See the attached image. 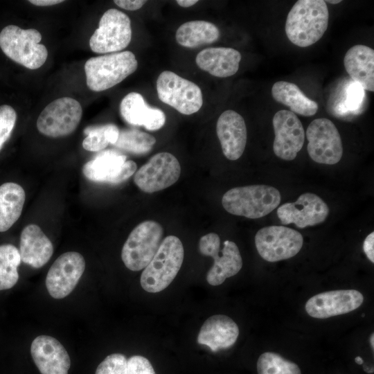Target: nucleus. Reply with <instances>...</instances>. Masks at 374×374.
I'll list each match as a JSON object with an SVG mask.
<instances>
[{
	"mask_svg": "<svg viewBox=\"0 0 374 374\" xmlns=\"http://www.w3.org/2000/svg\"><path fill=\"white\" fill-rule=\"evenodd\" d=\"M30 354L41 374H68L70 357L55 338L48 335L35 337L30 346Z\"/></svg>",
	"mask_w": 374,
	"mask_h": 374,
	"instance_id": "19",
	"label": "nucleus"
},
{
	"mask_svg": "<svg viewBox=\"0 0 374 374\" xmlns=\"http://www.w3.org/2000/svg\"><path fill=\"white\" fill-rule=\"evenodd\" d=\"M374 233H371L364 240L363 249L367 258L371 262H374Z\"/></svg>",
	"mask_w": 374,
	"mask_h": 374,
	"instance_id": "38",
	"label": "nucleus"
},
{
	"mask_svg": "<svg viewBox=\"0 0 374 374\" xmlns=\"http://www.w3.org/2000/svg\"><path fill=\"white\" fill-rule=\"evenodd\" d=\"M184 257L181 241L175 235L166 237L157 252L143 269L140 283L148 292L157 293L165 290L178 274Z\"/></svg>",
	"mask_w": 374,
	"mask_h": 374,
	"instance_id": "2",
	"label": "nucleus"
},
{
	"mask_svg": "<svg viewBox=\"0 0 374 374\" xmlns=\"http://www.w3.org/2000/svg\"><path fill=\"white\" fill-rule=\"evenodd\" d=\"M131 39L130 19L125 13L110 8L101 17L98 28L89 39V46L94 53L107 54L120 52Z\"/></svg>",
	"mask_w": 374,
	"mask_h": 374,
	"instance_id": "9",
	"label": "nucleus"
},
{
	"mask_svg": "<svg viewBox=\"0 0 374 374\" xmlns=\"http://www.w3.org/2000/svg\"><path fill=\"white\" fill-rule=\"evenodd\" d=\"M258 374H301L299 366L278 353L266 352L257 362Z\"/></svg>",
	"mask_w": 374,
	"mask_h": 374,
	"instance_id": "32",
	"label": "nucleus"
},
{
	"mask_svg": "<svg viewBox=\"0 0 374 374\" xmlns=\"http://www.w3.org/2000/svg\"><path fill=\"white\" fill-rule=\"evenodd\" d=\"M120 130L114 124L89 126L84 130L86 137L82 141V147L90 152H100L109 144L114 145Z\"/></svg>",
	"mask_w": 374,
	"mask_h": 374,
	"instance_id": "31",
	"label": "nucleus"
},
{
	"mask_svg": "<svg viewBox=\"0 0 374 374\" xmlns=\"http://www.w3.org/2000/svg\"><path fill=\"white\" fill-rule=\"evenodd\" d=\"M157 91L161 101L182 114H193L198 112L203 104V96L199 86L170 71H164L159 74Z\"/></svg>",
	"mask_w": 374,
	"mask_h": 374,
	"instance_id": "7",
	"label": "nucleus"
},
{
	"mask_svg": "<svg viewBox=\"0 0 374 374\" xmlns=\"http://www.w3.org/2000/svg\"><path fill=\"white\" fill-rule=\"evenodd\" d=\"M127 359L121 353L107 356L98 366L95 374H127Z\"/></svg>",
	"mask_w": 374,
	"mask_h": 374,
	"instance_id": "33",
	"label": "nucleus"
},
{
	"mask_svg": "<svg viewBox=\"0 0 374 374\" xmlns=\"http://www.w3.org/2000/svg\"><path fill=\"white\" fill-rule=\"evenodd\" d=\"M220 239L217 234L209 233L199 241V251L205 256L212 257L214 263L206 274L207 282L213 286L222 284L224 280L237 274L242 267V259L239 249L234 242L226 240L220 250Z\"/></svg>",
	"mask_w": 374,
	"mask_h": 374,
	"instance_id": "8",
	"label": "nucleus"
},
{
	"mask_svg": "<svg viewBox=\"0 0 374 374\" xmlns=\"http://www.w3.org/2000/svg\"><path fill=\"white\" fill-rule=\"evenodd\" d=\"M220 35V30L214 24L193 20L181 24L176 31L175 38L182 46L196 48L216 42Z\"/></svg>",
	"mask_w": 374,
	"mask_h": 374,
	"instance_id": "28",
	"label": "nucleus"
},
{
	"mask_svg": "<svg viewBox=\"0 0 374 374\" xmlns=\"http://www.w3.org/2000/svg\"><path fill=\"white\" fill-rule=\"evenodd\" d=\"M280 199V193L276 188L251 185L229 190L222 198V204L231 214L258 219L277 208Z\"/></svg>",
	"mask_w": 374,
	"mask_h": 374,
	"instance_id": "3",
	"label": "nucleus"
},
{
	"mask_svg": "<svg viewBox=\"0 0 374 374\" xmlns=\"http://www.w3.org/2000/svg\"><path fill=\"white\" fill-rule=\"evenodd\" d=\"M362 317H364V313L362 314Z\"/></svg>",
	"mask_w": 374,
	"mask_h": 374,
	"instance_id": "44",
	"label": "nucleus"
},
{
	"mask_svg": "<svg viewBox=\"0 0 374 374\" xmlns=\"http://www.w3.org/2000/svg\"><path fill=\"white\" fill-rule=\"evenodd\" d=\"M303 244L302 235L285 226H265L255 235L257 251L268 262H277L296 256Z\"/></svg>",
	"mask_w": 374,
	"mask_h": 374,
	"instance_id": "11",
	"label": "nucleus"
},
{
	"mask_svg": "<svg viewBox=\"0 0 374 374\" xmlns=\"http://www.w3.org/2000/svg\"><path fill=\"white\" fill-rule=\"evenodd\" d=\"M19 251L22 262L33 268H40L51 258L53 246L38 225L30 224L21 231Z\"/></svg>",
	"mask_w": 374,
	"mask_h": 374,
	"instance_id": "23",
	"label": "nucleus"
},
{
	"mask_svg": "<svg viewBox=\"0 0 374 374\" xmlns=\"http://www.w3.org/2000/svg\"><path fill=\"white\" fill-rule=\"evenodd\" d=\"M17 121L15 110L10 105L0 106V150L10 139Z\"/></svg>",
	"mask_w": 374,
	"mask_h": 374,
	"instance_id": "34",
	"label": "nucleus"
},
{
	"mask_svg": "<svg viewBox=\"0 0 374 374\" xmlns=\"http://www.w3.org/2000/svg\"><path fill=\"white\" fill-rule=\"evenodd\" d=\"M136 164L116 150L99 152L82 167L84 176L94 182L121 184L136 171Z\"/></svg>",
	"mask_w": 374,
	"mask_h": 374,
	"instance_id": "14",
	"label": "nucleus"
},
{
	"mask_svg": "<svg viewBox=\"0 0 374 374\" xmlns=\"http://www.w3.org/2000/svg\"><path fill=\"white\" fill-rule=\"evenodd\" d=\"M275 139L273 144L274 154L285 161L294 159L303 148L305 132L297 116L291 111L277 112L272 120Z\"/></svg>",
	"mask_w": 374,
	"mask_h": 374,
	"instance_id": "16",
	"label": "nucleus"
},
{
	"mask_svg": "<svg viewBox=\"0 0 374 374\" xmlns=\"http://www.w3.org/2000/svg\"><path fill=\"white\" fill-rule=\"evenodd\" d=\"M274 99L287 107L291 112L303 116L314 115L318 110L317 103L308 98L294 83L278 81L271 87Z\"/></svg>",
	"mask_w": 374,
	"mask_h": 374,
	"instance_id": "26",
	"label": "nucleus"
},
{
	"mask_svg": "<svg viewBox=\"0 0 374 374\" xmlns=\"http://www.w3.org/2000/svg\"><path fill=\"white\" fill-rule=\"evenodd\" d=\"M341 1L340 0H331V1H326V2L327 3H332V4H337V3H340Z\"/></svg>",
	"mask_w": 374,
	"mask_h": 374,
	"instance_id": "43",
	"label": "nucleus"
},
{
	"mask_svg": "<svg viewBox=\"0 0 374 374\" xmlns=\"http://www.w3.org/2000/svg\"><path fill=\"white\" fill-rule=\"evenodd\" d=\"M308 152L315 162L333 165L342 157L343 145L335 124L325 118L312 121L306 130Z\"/></svg>",
	"mask_w": 374,
	"mask_h": 374,
	"instance_id": "12",
	"label": "nucleus"
},
{
	"mask_svg": "<svg viewBox=\"0 0 374 374\" xmlns=\"http://www.w3.org/2000/svg\"><path fill=\"white\" fill-rule=\"evenodd\" d=\"M216 132L224 155L229 160L239 159L245 149L247 127L243 117L233 110H226L219 116Z\"/></svg>",
	"mask_w": 374,
	"mask_h": 374,
	"instance_id": "20",
	"label": "nucleus"
},
{
	"mask_svg": "<svg viewBox=\"0 0 374 374\" xmlns=\"http://www.w3.org/2000/svg\"><path fill=\"white\" fill-rule=\"evenodd\" d=\"M344 64L350 77L363 89L374 91V51L365 45H355L346 52Z\"/></svg>",
	"mask_w": 374,
	"mask_h": 374,
	"instance_id": "25",
	"label": "nucleus"
},
{
	"mask_svg": "<svg viewBox=\"0 0 374 374\" xmlns=\"http://www.w3.org/2000/svg\"><path fill=\"white\" fill-rule=\"evenodd\" d=\"M364 301L362 294L355 290H339L317 294L308 300L307 313L317 319L349 313L358 308Z\"/></svg>",
	"mask_w": 374,
	"mask_h": 374,
	"instance_id": "18",
	"label": "nucleus"
},
{
	"mask_svg": "<svg viewBox=\"0 0 374 374\" xmlns=\"http://www.w3.org/2000/svg\"><path fill=\"white\" fill-rule=\"evenodd\" d=\"M329 213L326 203L312 193L301 195L295 202L285 203L277 209L283 224H294L303 229L325 221Z\"/></svg>",
	"mask_w": 374,
	"mask_h": 374,
	"instance_id": "17",
	"label": "nucleus"
},
{
	"mask_svg": "<svg viewBox=\"0 0 374 374\" xmlns=\"http://www.w3.org/2000/svg\"><path fill=\"white\" fill-rule=\"evenodd\" d=\"M176 2L181 7L188 8L197 3L198 1L197 0H177Z\"/></svg>",
	"mask_w": 374,
	"mask_h": 374,
	"instance_id": "40",
	"label": "nucleus"
},
{
	"mask_svg": "<svg viewBox=\"0 0 374 374\" xmlns=\"http://www.w3.org/2000/svg\"><path fill=\"white\" fill-rule=\"evenodd\" d=\"M329 12L323 0H299L290 10L285 23L289 40L299 47L318 42L328 28Z\"/></svg>",
	"mask_w": 374,
	"mask_h": 374,
	"instance_id": "1",
	"label": "nucleus"
},
{
	"mask_svg": "<svg viewBox=\"0 0 374 374\" xmlns=\"http://www.w3.org/2000/svg\"><path fill=\"white\" fill-rule=\"evenodd\" d=\"M41 39L42 35L36 29L8 25L0 33V48L14 62L29 69H37L48 57L46 47L39 44Z\"/></svg>",
	"mask_w": 374,
	"mask_h": 374,
	"instance_id": "5",
	"label": "nucleus"
},
{
	"mask_svg": "<svg viewBox=\"0 0 374 374\" xmlns=\"http://www.w3.org/2000/svg\"><path fill=\"white\" fill-rule=\"evenodd\" d=\"M85 269L84 257L78 252L60 255L51 266L46 277V286L54 299L67 296L75 287Z\"/></svg>",
	"mask_w": 374,
	"mask_h": 374,
	"instance_id": "15",
	"label": "nucleus"
},
{
	"mask_svg": "<svg viewBox=\"0 0 374 374\" xmlns=\"http://www.w3.org/2000/svg\"><path fill=\"white\" fill-rule=\"evenodd\" d=\"M127 374H156V373L147 358L141 355H133L127 359Z\"/></svg>",
	"mask_w": 374,
	"mask_h": 374,
	"instance_id": "35",
	"label": "nucleus"
},
{
	"mask_svg": "<svg viewBox=\"0 0 374 374\" xmlns=\"http://www.w3.org/2000/svg\"><path fill=\"white\" fill-rule=\"evenodd\" d=\"M137 67L135 55L129 51L91 57L84 64L87 85L93 91L107 90L121 82Z\"/></svg>",
	"mask_w": 374,
	"mask_h": 374,
	"instance_id": "4",
	"label": "nucleus"
},
{
	"mask_svg": "<svg viewBox=\"0 0 374 374\" xmlns=\"http://www.w3.org/2000/svg\"><path fill=\"white\" fill-rule=\"evenodd\" d=\"M26 199L24 188L14 182L0 186V232L8 231L20 217Z\"/></svg>",
	"mask_w": 374,
	"mask_h": 374,
	"instance_id": "27",
	"label": "nucleus"
},
{
	"mask_svg": "<svg viewBox=\"0 0 374 374\" xmlns=\"http://www.w3.org/2000/svg\"><path fill=\"white\" fill-rule=\"evenodd\" d=\"M240 53L228 47H211L201 51L196 64L203 71L218 78H227L237 73L241 60Z\"/></svg>",
	"mask_w": 374,
	"mask_h": 374,
	"instance_id": "24",
	"label": "nucleus"
},
{
	"mask_svg": "<svg viewBox=\"0 0 374 374\" xmlns=\"http://www.w3.org/2000/svg\"><path fill=\"white\" fill-rule=\"evenodd\" d=\"M114 2L121 8L127 10H136L143 7L147 1L143 0H115Z\"/></svg>",
	"mask_w": 374,
	"mask_h": 374,
	"instance_id": "37",
	"label": "nucleus"
},
{
	"mask_svg": "<svg viewBox=\"0 0 374 374\" xmlns=\"http://www.w3.org/2000/svg\"><path fill=\"white\" fill-rule=\"evenodd\" d=\"M363 89L357 83L348 88L346 93L345 105L347 108L354 110L358 109L363 98Z\"/></svg>",
	"mask_w": 374,
	"mask_h": 374,
	"instance_id": "36",
	"label": "nucleus"
},
{
	"mask_svg": "<svg viewBox=\"0 0 374 374\" xmlns=\"http://www.w3.org/2000/svg\"><path fill=\"white\" fill-rule=\"evenodd\" d=\"M156 143L151 134L138 130H123L114 145L116 148L127 152L143 155L149 153Z\"/></svg>",
	"mask_w": 374,
	"mask_h": 374,
	"instance_id": "30",
	"label": "nucleus"
},
{
	"mask_svg": "<svg viewBox=\"0 0 374 374\" xmlns=\"http://www.w3.org/2000/svg\"><path fill=\"white\" fill-rule=\"evenodd\" d=\"M355 362H356L357 364H362L363 362H364L362 358L361 357H359V356L356 357L355 358Z\"/></svg>",
	"mask_w": 374,
	"mask_h": 374,
	"instance_id": "41",
	"label": "nucleus"
},
{
	"mask_svg": "<svg viewBox=\"0 0 374 374\" xmlns=\"http://www.w3.org/2000/svg\"><path fill=\"white\" fill-rule=\"evenodd\" d=\"M120 113L128 124L143 126L150 131L161 129L166 123V115L160 109L150 107L137 92L127 94L120 103Z\"/></svg>",
	"mask_w": 374,
	"mask_h": 374,
	"instance_id": "21",
	"label": "nucleus"
},
{
	"mask_svg": "<svg viewBox=\"0 0 374 374\" xmlns=\"http://www.w3.org/2000/svg\"><path fill=\"white\" fill-rule=\"evenodd\" d=\"M238 335V326L232 319L226 315L215 314L204 321L197 340L198 344L217 352L232 346Z\"/></svg>",
	"mask_w": 374,
	"mask_h": 374,
	"instance_id": "22",
	"label": "nucleus"
},
{
	"mask_svg": "<svg viewBox=\"0 0 374 374\" xmlns=\"http://www.w3.org/2000/svg\"><path fill=\"white\" fill-rule=\"evenodd\" d=\"M177 159L167 152H159L136 171L134 181L144 193H152L173 185L179 178Z\"/></svg>",
	"mask_w": 374,
	"mask_h": 374,
	"instance_id": "13",
	"label": "nucleus"
},
{
	"mask_svg": "<svg viewBox=\"0 0 374 374\" xmlns=\"http://www.w3.org/2000/svg\"><path fill=\"white\" fill-rule=\"evenodd\" d=\"M373 340H374V334L372 333L371 337H370V344H371V346L372 348V350H373V348H374V342H373Z\"/></svg>",
	"mask_w": 374,
	"mask_h": 374,
	"instance_id": "42",
	"label": "nucleus"
},
{
	"mask_svg": "<svg viewBox=\"0 0 374 374\" xmlns=\"http://www.w3.org/2000/svg\"><path fill=\"white\" fill-rule=\"evenodd\" d=\"M82 116V109L78 101L69 97L60 98L50 103L40 113L37 128L46 136H66L75 130Z\"/></svg>",
	"mask_w": 374,
	"mask_h": 374,
	"instance_id": "10",
	"label": "nucleus"
},
{
	"mask_svg": "<svg viewBox=\"0 0 374 374\" xmlns=\"http://www.w3.org/2000/svg\"><path fill=\"white\" fill-rule=\"evenodd\" d=\"M19 249L12 244L0 245V290L12 288L17 283L21 262Z\"/></svg>",
	"mask_w": 374,
	"mask_h": 374,
	"instance_id": "29",
	"label": "nucleus"
},
{
	"mask_svg": "<svg viewBox=\"0 0 374 374\" xmlns=\"http://www.w3.org/2000/svg\"><path fill=\"white\" fill-rule=\"evenodd\" d=\"M30 3L37 6H50L64 2L63 0H30Z\"/></svg>",
	"mask_w": 374,
	"mask_h": 374,
	"instance_id": "39",
	"label": "nucleus"
},
{
	"mask_svg": "<svg viewBox=\"0 0 374 374\" xmlns=\"http://www.w3.org/2000/svg\"><path fill=\"white\" fill-rule=\"evenodd\" d=\"M163 229L152 220L138 224L125 242L121 259L125 267L136 271L144 269L157 252L162 241Z\"/></svg>",
	"mask_w": 374,
	"mask_h": 374,
	"instance_id": "6",
	"label": "nucleus"
}]
</instances>
